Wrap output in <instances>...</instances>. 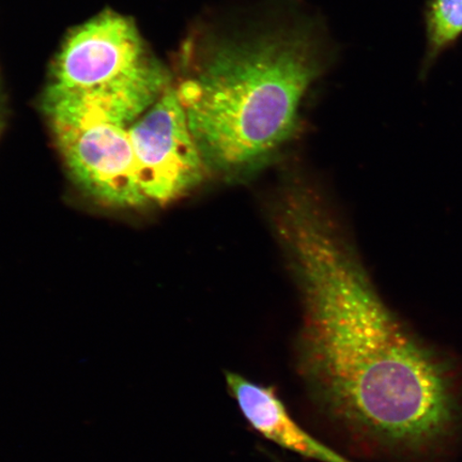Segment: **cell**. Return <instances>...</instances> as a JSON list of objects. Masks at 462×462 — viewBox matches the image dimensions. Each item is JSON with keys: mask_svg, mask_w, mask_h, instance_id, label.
<instances>
[{"mask_svg": "<svg viewBox=\"0 0 462 462\" xmlns=\"http://www.w3.org/2000/svg\"><path fill=\"white\" fill-rule=\"evenodd\" d=\"M176 87L209 171L251 169L291 140L300 106L323 69L308 23L260 22L204 33Z\"/></svg>", "mask_w": 462, "mask_h": 462, "instance_id": "7a4b0ae2", "label": "cell"}, {"mask_svg": "<svg viewBox=\"0 0 462 462\" xmlns=\"http://www.w3.org/2000/svg\"><path fill=\"white\" fill-rule=\"evenodd\" d=\"M138 188L147 206H166L198 189L209 169L175 86L130 128Z\"/></svg>", "mask_w": 462, "mask_h": 462, "instance_id": "277c9868", "label": "cell"}, {"mask_svg": "<svg viewBox=\"0 0 462 462\" xmlns=\"http://www.w3.org/2000/svg\"><path fill=\"white\" fill-rule=\"evenodd\" d=\"M158 62L148 54L134 23L117 14H102L69 34L46 92L109 91L141 77Z\"/></svg>", "mask_w": 462, "mask_h": 462, "instance_id": "5b68a950", "label": "cell"}, {"mask_svg": "<svg viewBox=\"0 0 462 462\" xmlns=\"http://www.w3.org/2000/svg\"><path fill=\"white\" fill-rule=\"evenodd\" d=\"M230 394L250 424L277 446L320 462H351L313 436L289 415L273 386L252 383L239 374L225 373Z\"/></svg>", "mask_w": 462, "mask_h": 462, "instance_id": "8992f818", "label": "cell"}, {"mask_svg": "<svg viewBox=\"0 0 462 462\" xmlns=\"http://www.w3.org/2000/svg\"><path fill=\"white\" fill-rule=\"evenodd\" d=\"M304 301L298 372L321 411L371 452L419 457L461 423L457 371L403 330L311 202L280 217Z\"/></svg>", "mask_w": 462, "mask_h": 462, "instance_id": "6da1fadb", "label": "cell"}, {"mask_svg": "<svg viewBox=\"0 0 462 462\" xmlns=\"http://www.w3.org/2000/svg\"><path fill=\"white\" fill-rule=\"evenodd\" d=\"M427 29L430 54L437 55L462 32V0H433Z\"/></svg>", "mask_w": 462, "mask_h": 462, "instance_id": "52a82bcc", "label": "cell"}, {"mask_svg": "<svg viewBox=\"0 0 462 462\" xmlns=\"http://www.w3.org/2000/svg\"><path fill=\"white\" fill-rule=\"evenodd\" d=\"M56 146L75 186L112 209L147 207L138 188L132 125L112 116L60 100H43Z\"/></svg>", "mask_w": 462, "mask_h": 462, "instance_id": "3957f363", "label": "cell"}, {"mask_svg": "<svg viewBox=\"0 0 462 462\" xmlns=\"http://www.w3.org/2000/svg\"><path fill=\"white\" fill-rule=\"evenodd\" d=\"M3 126V109H2V96H0V131H2Z\"/></svg>", "mask_w": 462, "mask_h": 462, "instance_id": "ba28073f", "label": "cell"}]
</instances>
